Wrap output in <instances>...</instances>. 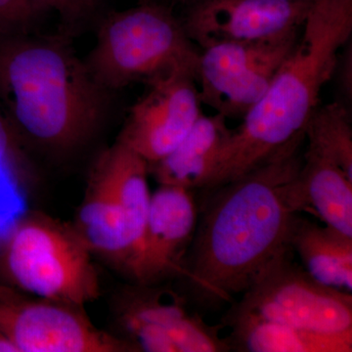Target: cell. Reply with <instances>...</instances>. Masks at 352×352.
I'll return each mask as SVG.
<instances>
[{"label":"cell","mask_w":352,"mask_h":352,"mask_svg":"<svg viewBox=\"0 0 352 352\" xmlns=\"http://www.w3.org/2000/svg\"><path fill=\"white\" fill-rule=\"evenodd\" d=\"M200 54L180 18L170 7L151 2L102 21L85 64L94 80L111 92L175 73L197 80Z\"/></svg>","instance_id":"cell-4"},{"label":"cell","mask_w":352,"mask_h":352,"mask_svg":"<svg viewBox=\"0 0 352 352\" xmlns=\"http://www.w3.org/2000/svg\"><path fill=\"white\" fill-rule=\"evenodd\" d=\"M120 326L131 344L146 352H226L222 325H208L185 300L168 289L136 284L122 298Z\"/></svg>","instance_id":"cell-9"},{"label":"cell","mask_w":352,"mask_h":352,"mask_svg":"<svg viewBox=\"0 0 352 352\" xmlns=\"http://www.w3.org/2000/svg\"><path fill=\"white\" fill-rule=\"evenodd\" d=\"M129 111L118 142L151 166L175 149L199 118L201 101L195 76L175 73L148 83Z\"/></svg>","instance_id":"cell-11"},{"label":"cell","mask_w":352,"mask_h":352,"mask_svg":"<svg viewBox=\"0 0 352 352\" xmlns=\"http://www.w3.org/2000/svg\"><path fill=\"white\" fill-rule=\"evenodd\" d=\"M307 150L338 164L352 179V129L342 104L317 107L305 127Z\"/></svg>","instance_id":"cell-18"},{"label":"cell","mask_w":352,"mask_h":352,"mask_svg":"<svg viewBox=\"0 0 352 352\" xmlns=\"http://www.w3.org/2000/svg\"><path fill=\"white\" fill-rule=\"evenodd\" d=\"M307 212L352 237V179L330 160L305 150L298 175Z\"/></svg>","instance_id":"cell-17"},{"label":"cell","mask_w":352,"mask_h":352,"mask_svg":"<svg viewBox=\"0 0 352 352\" xmlns=\"http://www.w3.org/2000/svg\"><path fill=\"white\" fill-rule=\"evenodd\" d=\"M305 141L303 132L258 168L206 190L182 276L199 305L232 302L291 247L296 215L307 212L298 183Z\"/></svg>","instance_id":"cell-1"},{"label":"cell","mask_w":352,"mask_h":352,"mask_svg":"<svg viewBox=\"0 0 352 352\" xmlns=\"http://www.w3.org/2000/svg\"><path fill=\"white\" fill-rule=\"evenodd\" d=\"M300 32L271 41L203 48L197 74L201 104L226 119L244 117L265 94Z\"/></svg>","instance_id":"cell-7"},{"label":"cell","mask_w":352,"mask_h":352,"mask_svg":"<svg viewBox=\"0 0 352 352\" xmlns=\"http://www.w3.org/2000/svg\"><path fill=\"white\" fill-rule=\"evenodd\" d=\"M289 247L273 259L234 307L318 335L352 340V295L314 279Z\"/></svg>","instance_id":"cell-6"},{"label":"cell","mask_w":352,"mask_h":352,"mask_svg":"<svg viewBox=\"0 0 352 352\" xmlns=\"http://www.w3.org/2000/svg\"><path fill=\"white\" fill-rule=\"evenodd\" d=\"M1 41L0 98L21 133L56 155L87 143L107 113L110 91L94 80L66 34Z\"/></svg>","instance_id":"cell-3"},{"label":"cell","mask_w":352,"mask_h":352,"mask_svg":"<svg viewBox=\"0 0 352 352\" xmlns=\"http://www.w3.org/2000/svg\"><path fill=\"white\" fill-rule=\"evenodd\" d=\"M220 113L201 117L168 156L149 166L160 185L203 189L214 170L231 129Z\"/></svg>","instance_id":"cell-14"},{"label":"cell","mask_w":352,"mask_h":352,"mask_svg":"<svg viewBox=\"0 0 352 352\" xmlns=\"http://www.w3.org/2000/svg\"><path fill=\"white\" fill-rule=\"evenodd\" d=\"M48 11L43 0H0V38L28 34Z\"/></svg>","instance_id":"cell-19"},{"label":"cell","mask_w":352,"mask_h":352,"mask_svg":"<svg viewBox=\"0 0 352 352\" xmlns=\"http://www.w3.org/2000/svg\"><path fill=\"white\" fill-rule=\"evenodd\" d=\"M0 333L19 352H138L95 327L80 308L0 292Z\"/></svg>","instance_id":"cell-8"},{"label":"cell","mask_w":352,"mask_h":352,"mask_svg":"<svg viewBox=\"0 0 352 352\" xmlns=\"http://www.w3.org/2000/svg\"><path fill=\"white\" fill-rule=\"evenodd\" d=\"M289 245L314 279L331 288L352 291V237L296 215Z\"/></svg>","instance_id":"cell-16"},{"label":"cell","mask_w":352,"mask_h":352,"mask_svg":"<svg viewBox=\"0 0 352 352\" xmlns=\"http://www.w3.org/2000/svg\"><path fill=\"white\" fill-rule=\"evenodd\" d=\"M192 190L160 185L151 195L142 241L129 265L136 284L157 285L184 275L199 210Z\"/></svg>","instance_id":"cell-12"},{"label":"cell","mask_w":352,"mask_h":352,"mask_svg":"<svg viewBox=\"0 0 352 352\" xmlns=\"http://www.w3.org/2000/svg\"><path fill=\"white\" fill-rule=\"evenodd\" d=\"M352 34V0H314L295 47L261 99L231 129L204 190L258 168L305 132Z\"/></svg>","instance_id":"cell-2"},{"label":"cell","mask_w":352,"mask_h":352,"mask_svg":"<svg viewBox=\"0 0 352 352\" xmlns=\"http://www.w3.org/2000/svg\"><path fill=\"white\" fill-rule=\"evenodd\" d=\"M61 18L64 32H73L96 15L104 0H43Z\"/></svg>","instance_id":"cell-20"},{"label":"cell","mask_w":352,"mask_h":352,"mask_svg":"<svg viewBox=\"0 0 352 352\" xmlns=\"http://www.w3.org/2000/svg\"><path fill=\"white\" fill-rule=\"evenodd\" d=\"M180 17L191 41L258 43L300 32L314 0H187Z\"/></svg>","instance_id":"cell-10"},{"label":"cell","mask_w":352,"mask_h":352,"mask_svg":"<svg viewBox=\"0 0 352 352\" xmlns=\"http://www.w3.org/2000/svg\"><path fill=\"white\" fill-rule=\"evenodd\" d=\"M139 4L151 3V2H159L157 0H138Z\"/></svg>","instance_id":"cell-24"},{"label":"cell","mask_w":352,"mask_h":352,"mask_svg":"<svg viewBox=\"0 0 352 352\" xmlns=\"http://www.w3.org/2000/svg\"><path fill=\"white\" fill-rule=\"evenodd\" d=\"M224 324L231 351L244 352H351L352 340L318 335L233 307Z\"/></svg>","instance_id":"cell-15"},{"label":"cell","mask_w":352,"mask_h":352,"mask_svg":"<svg viewBox=\"0 0 352 352\" xmlns=\"http://www.w3.org/2000/svg\"><path fill=\"white\" fill-rule=\"evenodd\" d=\"M0 352H19V351L8 338L0 333Z\"/></svg>","instance_id":"cell-23"},{"label":"cell","mask_w":352,"mask_h":352,"mask_svg":"<svg viewBox=\"0 0 352 352\" xmlns=\"http://www.w3.org/2000/svg\"><path fill=\"white\" fill-rule=\"evenodd\" d=\"M91 254L75 227L45 215L27 214L2 243L0 271L25 293L82 308L100 293Z\"/></svg>","instance_id":"cell-5"},{"label":"cell","mask_w":352,"mask_h":352,"mask_svg":"<svg viewBox=\"0 0 352 352\" xmlns=\"http://www.w3.org/2000/svg\"><path fill=\"white\" fill-rule=\"evenodd\" d=\"M182 1H183V2H184V1H187V0H182Z\"/></svg>","instance_id":"cell-25"},{"label":"cell","mask_w":352,"mask_h":352,"mask_svg":"<svg viewBox=\"0 0 352 352\" xmlns=\"http://www.w3.org/2000/svg\"><path fill=\"white\" fill-rule=\"evenodd\" d=\"M13 155V141L10 129L0 113V164L6 163Z\"/></svg>","instance_id":"cell-21"},{"label":"cell","mask_w":352,"mask_h":352,"mask_svg":"<svg viewBox=\"0 0 352 352\" xmlns=\"http://www.w3.org/2000/svg\"><path fill=\"white\" fill-rule=\"evenodd\" d=\"M88 249L127 271L134 254L129 224L107 176L95 163L75 226Z\"/></svg>","instance_id":"cell-13"},{"label":"cell","mask_w":352,"mask_h":352,"mask_svg":"<svg viewBox=\"0 0 352 352\" xmlns=\"http://www.w3.org/2000/svg\"><path fill=\"white\" fill-rule=\"evenodd\" d=\"M342 62L338 63L340 65V88L342 91L346 95V97H351V67H352V56H351V47H349V50H346L344 54H342Z\"/></svg>","instance_id":"cell-22"}]
</instances>
